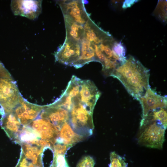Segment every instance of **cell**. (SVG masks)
Returning <instances> with one entry per match:
<instances>
[{
  "instance_id": "cell-11",
  "label": "cell",
  "mask_w": 167,
  "mask_h": 167,
  "mask_svg": "<svg viewBox=\"0 0 167 167\" xmlns=\"http://www.w3.org/2000/svg\"><path fill=\"white\" fill-rule=\"evenodd\" d=\"M158 2L155 9L156 15L159 19L162 21H166V1H160Z\"/></svg>"
},
{
  "instance_id": "cell-4",
  "label": "cell",
  "mask_w": 167,
  "mask_h": 167,
  "mask_svg": "<svg viewBox=\"0 0 167 167\" xmlns=\"http://www.w3.org/2000/svg\"><path fill=\"white\" fill-rule=\"evenodd\" d=\"M139 128L138 137L139 144L152 148H162L166 128L160 121L141 119Z\"/></svg>"
},
{
  "instance_id": "cell-10",
  "label": "cell",
  "mask_w": 167,
  "mask_h": 167,
  "mask_svg": "<svg viewBox=\"0 0 167 167\" xmlns=\"http://www.w3.org/2000/svg\"><path fill=\"white\" fill-rule=\"evenodd\" d=\"M15 167H44V166L41 162L27 157L21 151L19 159Z\"/></svg>"
},
{
  "instance_id": "cell-13",
  "label": "cell",
  "mask_w": 167,
  "mask_h": 167,
  "mask_svg": "<svg viewBox=\"0 0 167 167\" xmlns=\"http://www.w3.org/2000/svg\"><path fill=\"white\" fill-rule=\"evenodd\" d=\"M95 162L93 158L90 156H85L79 162L76 167H93Z\"/></svg>"
},
{
  "instance_id": "cell-12",
  "label": "cell",
  "mask_w": 167,
  "mask_h": 167,
  "mask_svg": "<svg viewBox=\"0 0 167 167\" xmlns=\"http://www.w3.org/2000/svg\"><path fill=\"white\" fill-rule=\"evenodd\" d=\"M64 156L54 153L53 162L50 167H69Z\"/></svg>"
},
{
  "instance_id": "cell-2",
  "label": "cell",
  "mask_w": 167,
  "mask_h": 167,
  "mask_svg": "<svg viewBox=\"0 0 167 167\" xmlns=\"http://www.w3.org/2000/svg\"><path fill=\"white\" fill-rule=\"evenodd\" d=\"M71 103L70 123L78 134L85 138L93 133L92 114L96 103L77 90L66 92Z\"/></svg>"
},
{
  "instance_id": "cell-8",
  "label": "cell",
  "mask_w": 167,
  "mask_h": 167,
  "mask_svg": "<svg viewBox=\"0 0 167 167\" xmlns=\"http://www.w3.org/2000/svg\"><path fill=\"white\" fill-rule=\"evenodd\" d=\"M86 138L77 133L72 128L70 121L64 123L60 127L56 141L73 146Z\"/></svg>"
},
{
  "instance_id": "cell-3",
  "label": "cell",
  "mask_w": 167,
  "mask_h": 167,
  "mask_svg": "<svg viewBox=\"0 0 167 167\" xmlns=\"http://www.w3.org/2000/svg\"><path fill=\"white\" fill-rule=\"evenodd\" d=\"M22 96L16 82L0 62V114L2 116L12 110Z\"/></svg>"
},
{
  "instance_id": "cell-6",
  "label": "cell",
  "mask_w": 167,
  "mask_h": 167,
  "mask_svg": "<svg viewBox=\"0 0 167 167\" xmlns=\"http://www.w3.org/2000/svg\"><path fill=\"white\" fill-rule=\"evenodd\" d=\"M138 101L142 108V118L151 111L159 108H167L166 96L158 94L150 88Z\"/></svg>"
},
{
  "instance_id": "cell-5",
  "label": "cell",
  "mask_w": 167,
  "mask_h": 167,
  "mask_svg": "<svg viewBox=\"0 0 167 167\" xmlns=\"http://www.w3.org/2000/svg\"><path fill=\"white\" fill-rule=\"evenodd\" d=\"M44 107L29 103L22 97L18 104L12 110L23 127L36 119Z\"/></svg>"
},
{
  "instance_id": "cell-14",
  "label": "cell",
  "mask_w": 167,
  "mask_h": 167,
  "mask_svg": "<svg viewBox=\"0 0 167 167\" xmlns=\"http://www.w3.org/2000/svg\"><path fill=\"white\" fill-rule=\"evenodd\" d=\"M128 2L127 3L126 2L123 4V8L127 7L130 6L131 4H133L135 2L134 1H127Z\"/></svg>"
},
{
  "instance_id": "cell-1",
  "label": "cell",
  "mask_w": 167,
  "mask_h": 167,
  "mask_svg": "<svg viewBox=\"0 0 167 167\" xmlns=\"http://www.w3.org/2000/svg\"><path fill=\"white\" fill-rule=\"evenodd\" d=\"M149 70L134 57L129 55L111 76L118 79L128 92L138 100L150 88Z\"/></svg>"
},
{
  "instance_id": "cell-9",
  "label": "cell",
  "mask_w": 167,
  "mask_h": 167,
  "mask_svg": "<svg viewBox=\"0 0 167 167\" xmlns=\"http://www.w3.org/2000/svg\"><path fill=\"white\" fill-rule=\"evenodd\" d=\"M167 108L158 109L149 112L142 120L145 121L158 120L167 128Z\"/></svg>"
},
{
  "instance_id": "cell-7",
  "label": "cell",
  "mask_w": 167,
  "mask_h": 167,
  "mask_svg": "<svg viewBox=\"0 0 167 167\" xmlns=\"http://www.w3.org/2000/svg\"><path fill=\"white\" fill-rule=\"evenodd\" d=\"M12 2L11 8L16 15L31 19L36 18L41 13V2L33 0H21Z\"/></svg>"
}]
</instances>
